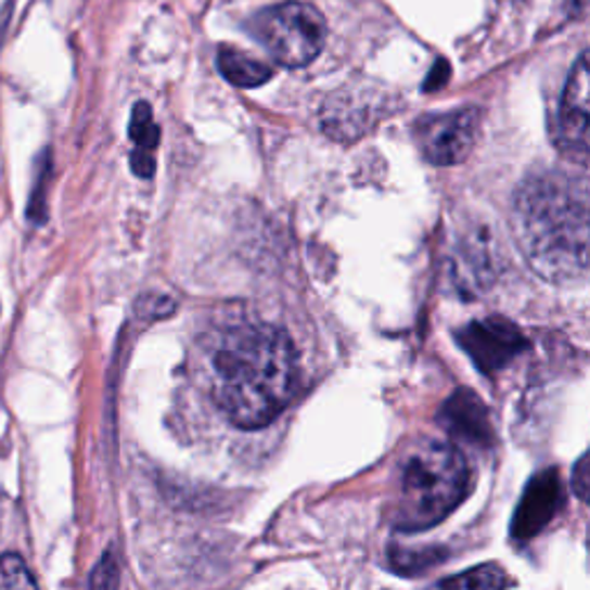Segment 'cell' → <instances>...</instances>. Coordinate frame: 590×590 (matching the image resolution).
<instances>
[{"label": "cell", "instance_id": "cell-10", "mask_svg": "<svg viewBox=\"0 0 590 590\" xmlns=\"http://www.w3.org/2000/svg\"><path fill=\"white\" fill-rule=\"evenodd\" d=\"M129 137L134 141L132 171L139 178H153L155 174V148L159 143V129L153 120V108L145 102H139L129 120Z\"/></svg>", "mask_w": 590, "mask_h": 590}, {"label": "cell", "instance_id": "cell-5", "mask_svg": "<svg viewBox=\"0 0 590 590\" xmlns=\"http://www.w3.org/2000/svg\"><path fill=\"white\" fill-rule=\"evenodd\" d=\"M477 106H461L452 111H438L418 118L413 137L422 157L436 166H452L464 162L479 137Z\"/></svg>", "mask_w": 590, "mask_h": 590}, {"label": "cell", "instance_id": "cell-8", "mask_svg": "<svg viewBox=\"0 0 590 590\" xmlns=\"http://www.w3.org/2000/svg\"><path fill=\"white\" fill-rule=\"evenodd\" d=\"M563 503V485L556 469H547L535 475L524 496L520 508L514 510L510 533L514 540H530L538 535Z\"/></svg>", "mask_w": 590, "mask_h": 590}, {"label": "cell", "instance_id": "cell-16", "mask_svg": "<svg viewBox=\"0 0 590 590\" xmlns=\"http://www.w3.org/2000/svg\"><path fill=\"white\" fill-rule=\"evenodd\" d=\"M0 590H40L30 567L18 553L0 556Z\"/></svg>", "mask_w": 590, "mask_h": 590}, {"label": "cell", "instance_id": "cell-18", "mask_svg": "<svg viewBox=\"0 0 590 590\" xmlns=\"http://www.w3.org/2000/svg\"><path fill=\"white\" fill-rule=\"evenodd\" d=\"M588 457L583 454L577 466H575V473H572V487H575L577 496L581 498V501H588Z\"/></svg>", "mask_w": 590, "mask_h": 590}, {"label": "cell", "instance_id": "cell-17", "mask_svg": "<svg viewBox=\"0 0 590 590\" xmlns=\"http://www.w3.org/2000/svg\"><path fill=\"white\" fill-rule=\"evenodd\" d=\"M120 583V565L114 551H106L104 556L92 567L88 590H118Z\"/></svg>", "mask_w": 590, "mask_h": 590}, {"label": "cell", "instance_id": "cell-13", "mask_svg": "<svg viewBox=\"0 0 590 590\" xmlns=\"http://www.w3.org/2000/svg\"><path fill=\"white\" fill-rule=\"evenodd\" d=\"M508 586H510L508 572L496 563H485L461 572V575L442 579L434 583L429 590H505Z\"/></svg>", "mask_w": 590, "mask_h": 590}, {"label": "cell", "instance_id": "cell-7", "mask_svg": "<svg viewBox=\"0 0 590 590\" xmlns=\"http://www.w3.org/2000/svg\"><path fill=\"white\" fill-rule=\"evenodd\" d=\"M457 337L459 346L466 350L475 367L487 376L510 364L526 348V339L520 328L501 317L473 321Z\"/></svg>", "mask_w": 590, "mask_h": 590}, {"label": "cell", "instance_id": "cell-14", "mask_svg": "<svg viewBox=\"0 0 590 590\" xmlns=\"http://www.w3.org/2000/svg\"><path fill=\"white\" fill-rule=\"evenodd\" d=\"M390 565L393 569H397L399 575H420V572L429 569L434 565H438L440 561L448 559V551L440 547H418V549H409V547H390Z\"/></svg>", "mask_w": 590, "mask_h": 590}, {"label": "cell", "instance_id": "cell-9", "mask_svg": "<svg viewBox=\"0 0 590 590\" xmlns=\"http://www.w3.org/2000/svg\"><path fill=\"white\" fill-rule=\"evenodd\" d=\"M438 422L457 440H464L475 448H489L493 442V427L485 401L475 393L461 387L438 413Z\"/></svg>", "mask_w": 590, "mask_h": 590}, {"label": "cell", "instance_id": "cell-6", "mask_svg": "<svg viewBox=\"0 0 590 590\" xmlns=\"http://www.w3.org/2000/svg\"><path fill=\"white\" fill-rule=\"evenodd\" d=\"M588 51H581L579 61L572 67L567 86L561 98L559 106V120H556V145L565 155H569L581 166L588 159V139H590V74H588Z\"/></svg>", "mask_w": 590, "mask_h": 590}, {"label": "cell", "instance_id": "cell-2", "mask_svg": "<svg viewBox=\"0 0 590 590\" xmlns=\"http://www.w3.org/2000/svg\"><path fill=\"white\" fill-rule=\"evenodd\" d=\"M588 180L565 171L530 176L514 198V238L547 282H577L588 270Z\"/></svg>", "mask_w": 590, "mask_h": 590}, {"label": "cell", "instance_id": "cell-4", "mask_svg": "<svg viewBox=\"0 0 590 590\" xmlns=\"http://www.w3.org/2000/svg\"><path fill=\"white\" fill-rule=\"evenodd\" d=\"M249 30L284 67H305L321 53L328 26L323 14L307 3H282L258 12Z\"/></svg>", "mask_w": 590, "mask_h": 590}, {"label": "cell", "instance_id": "cell-1", "mask_svg": "<svg viewBox=\"0 0 590 590\" xmlns=\"http://www.w3.org/2000/svg\"><path fill=\"white\" fill-rule=\"evenodd\" d=\"M295 385L298 358L284 330L268 323H240L215 335L210 393L235 427H266L286 409Z\"/></svg>", "mask_w": 590, "mask_h": 590}, {"label": "cell", "instance_id": "cell-3", "mask_svg": "<svg viewBox=\"0 0 590 590\" xmlns=\"http://www.w3.org/2000/svg\"><path fill=\"white\" fill-rule=\"evenodd\" d=\"M471 491V469L452 442L422 440L399 461L390 524L403 533L427 530L459 508Z\"/></svg>", "mask_w": 590, "mask_h": 590}, {"label": "cell", "instance_id": "cell-11", "mask_svg": "<svg viewBox=\"0 0 590 590\" xmlns=\"http://www.w3.org/2000/svg\"><path fill=\"white\" fill-rule=\"evenodd\" d=\"M491 254L485 245L483 235H473L471 240H466L464 245L459 247V256L454 261V280L459 284V288H487V284L491 282Z\"/></svg>", "mask_w": 590, "mask_h": 590}, {"label": "cell", "instance_id": "cell-15", "mask_svg": "<svg viewBox=\"0 0 590 590\" xmlns=\"http://www.w3.org/2000/svg\"><path fill=\"white\" fill-rule=\"evenodd\" d=\"M51 180V153L44 151L37 159V169H35V180H33V190L28 198V208L26 215L33 221V225H44L47 221V184Z\"/></svg>", "mask_w": 590, "mask_h": 590}, {"label": "cell", "instance_id": "cell-19", "mask_svg": "<svg viewBox=\"0 0 590 590\" xmlns=\"http://www.w3.org/2000/svg\"><path fill=\"white\" fill-rule=\"evenodd\" d=\"M10 22H12V3L0 10V47H3V42H5Z\"/></svg>", "mask_w": 590, "mask_h": 590}, {"label": "cell", "instance_id": "cell-12", "mask_svg": "<svg viewBox=\"0 0 590 590\" xmlns=\"http://www.w3.org/2000/svg\"><path fill=\"white\" fill-rule=\"evenodd\" d=\"M217 67L221 72V77L238 88L264 86L272 77V69L266 63L256 61V59H252L249 53L238 51L233 47L219 49Z\"/></svg>", "mask_w": 590, "mask_h": 590}]
</instances>
